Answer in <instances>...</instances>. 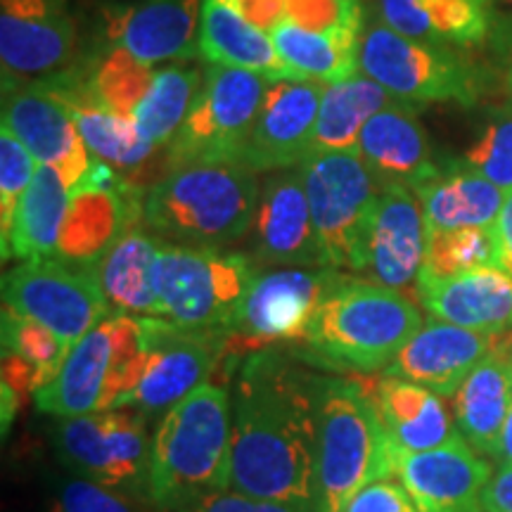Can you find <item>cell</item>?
Masks as SVG:
<instances>
[{
  "label": "cell",
  "instance_id": "cell-41",
  "mask_svg": "<svg viewBox=\"0 0 512 512\" xmlns=\"http://www.w3.org/2000/svg\"><path fill=\"white\" fill-rule=\"evenodd\" d=\"M287 19L316 31H363V5L354 0H290Z\"/></svg>",
  "mask_w": 512,
  "mask_h": 512
},
{
  "label": "cell",
  "instance_id": "cell-31",
  "mask_svg": "<svg viewBox=\"0 0 512 512\" xmlns=\"http://www.w3.org/2000/svg\"><path fill=\"white\" fill-rule=\"evenodd\" d=\"M427 230L491 228L501 214L505 190L484 176L458 169H441L415 188Z\"/></svg>",
  "mask_w": 512,
  "mask_h": 512
},
{
  "label": "cell",
  "instance_id": "cell-48",
  "mask_svg": "<svg viewBox=\"0 0 512 512\" xmlns=\"http://www.w3.org/2000/svg\"><path fill=\"white\" fill-rule=\"evenodd\" d=\"M489 19V36H494L501 48L512 50V0H489Z\"/></svg>",
  "mask_w": 512,
  "mask_h": 512
},
{
  "label": "cell",
  "instance_id": "cell-3",
  "mask_svg": "<svg viewBox=\"0 0 512 512\" xmlns=\"http://www.w3.org/2000/svg\"><path fill=\"white\" fill-rule=\"evenodd\" d=\"M259 192L245 162L169 166L145 192L143 223L159 240L223 249L252 230Z\"/></svg>",
  "mask_w": 512,
  "mask_h": 512
},
{
  "label": "cell",
  "instance_id": "cell-17",
  "mask_svg": "<svg viewBox=\"0 0 512 512\" xmlns=\"http://www.w3.org/2000/svg\"><path fill=\"white\" fill-rule=\"evenodd\" d=\"M337 273L335 268H280L259 273L230 335L254 342L304 339Z\"/></svg>",
  "mask_w": 512,
  "mask_h": 512
},
{
  "label": "cell",
  "instance_id": "cell-53",
  "mask_svg": "<svg viewBox=\"0 0 512 512\" xmlns=\"http://www.w3.org/2000/svg\"><path fill=\"white\" fill-rule=\"evenodd\" d=\"M510 83H512V74H510Z\"/></svg>",
  "mask_w": 512,
  "mask_h": 512
},
{
  "label": "cell",
  "instance_id": "cell-50",
  "mask_svg": "<svg viewBox=\"0 0 512 512\" xmlns=\"http://www.w3.org/2000/svg\"><path fill=\"white\" fill-rule=\"evenodd\" d=\"M505 337H508V335H505ZM508 351H510V361H512V337H508Z\"/></svg>",
  "mask_w": 512,
  "mask_h": 512
},
{
  "label": "cell",
  "instance_id": "cell-18",
  "mask_svg": "<svg viewBox=\"0 0 512 512\" xmlns=\"http://www.w3.org/2000/svg\"><path fill=\"white\" fill-rule=\"evenodd\" d=\"M256 261L292 268H328L299 169H280L261 185L252 221Z\"/></svg>",
  "mask_w": 512,
  "mask_h": 512
},
{
  "label": "cell",
  "instance_id": "cell-49",
  "mask_svg": "<svg viewBox=\"0 0 512 512\" xmlns=\"http://www.w3.org/2000/svg\"><path fill=\"white\" fill-rule=\"evenodd\" d=\"M494 460L498 465H512V408H510L508 420H505V425L501 430V437H498Z\"/></svg>",
  "mask_w": 512,
  "mask_h": 512
},
{
  "label": "cell",
  "instance_id": "cell-45",
  "mask_svg": "<svg viewBox=\"0 0 512 512\" xmlns=\"http://www.w3.org/2000/svg\"><path fill=\"white\" fill-rule=\"evenodd\" d=\"M235 10H240L249 22L264 29L266 34L287 19V3L290 0H228Z\"/></svg>",
  "mask_w": 512,
  "mask_h": 512
},
{
  "label": "cell",
  "instance_id": "cell-15",
  "mask_svg": "<svg viewBox=\"0 0 512 512\" xmlns=\"http://www.w3.org/2000/svg\"><path fill=\"white\" fill-rule=\"evenodd\" d=\"M3 124L27 145L41 166H50L72 192L91 176L98 159L83 143L79 126L64 100L46 83L5 91Z\"/></svg>",
  "mask_w": 512,
  "mask_h": 512
},
{
  "label": "cell",
  "instance_id": "cell-47",
  "mask_svg": "<svg viewBox=\"0 0 512 512\" xmlns=\"http://www.w3.org/2000/svg\"><path fill=\"white\" fill-rule=\"evenodd\" d=\"M484 512H512V465H498L484 491Z\"/></svg>",
  "mask_w": 512,
  "mask_h": 512
},
{
  "label": "cell",
  "instance_id": "cell-27",
  "mask_svg": "<svg viewBox=\"0 0 512 512\" xmlns=\"http://www.w3.org/2000/svg\"><path fill=\"white\" fill-rule=\"evenodd\" d=\"M373 399L399 453L430 451L460 437L444 406V396L422 384L382 377Z\"/></svg>",
  "mask_w": 512,
  "mask_h": 512
},
{
  "label": "cell",
  "instance_id": "cell-42",
  "mask_svg": "<svg viewBox=\"0 0 512 512\" xmlns=\"http://www.w3.org/2000/svg\"><path fill=\"white\" fill-rule=\"evenodd\" d=\"M50 512H133V508L114 489L91 479H74L62 486Z\"/></svg>",
  "mask_w": 512,
  "mask_h": 512
},
{
  "label": "cell",
  "instance_id": "cell-20",
  "mask_svg": "<svg viewBox=\"0 0 512 512\" xmlns=\"http://www.w3.org/2000/svg\"><path fill=\"white\" fill-rule=\"evenodd\" d=\"M323 91V83L316 81L275 79L268 83L264 105L245 152L249 169L256 174H273L280 169H294L311 155Z\"/></svg>",
  "mask_w": 512,
  "mask_h": 512
},
{
  "label": "cell",
  "instance_id": "cell-38",
  "mask_svg": "<svg viewBox=\"0 0 512 512\" xmlns=\"http://www.w3.org/2000/svg\"><path fill=\"white\" fill-rule=\"evenodd\" d=\"M155 64H145L126 53L124 48L114 46L112 53H107L95 64L91 74L86 76L91 91L98 95L100 102H105L110 110L121 117L133 119V112L145 98L147 88L155 79Z\"/></svg>",
  "mask_w": 512,
  "mask_h": 512
},
{
  "label": "cell",
  "instance_id": "cell-4",
  "mask_svg": "<svg viewBox=\"0 0 512 512\" xmlns=\"http://www.w3.org/2000/svg\"><path fill=\"white\" fill-rule=\"evenodd\" d=\"M422 313L401 290L337 273L302 342L311 358L339 370L377 373L422 328Z\"/></svg>",
  "mask_w": 512,
  "mask_h": 512
},
{
  "label": "cell",
  "instance_id": "cell-6",
  "mask_svg": "<svg viewBox=\"0 0 512 512\" xmlns=\"http://www.w3.org/2000/svg\"><path fill=\"white\" fill-rule=\"evenodd\" d=\"M150 347L143 318L110 313L69 349L60 373L34 394L55 418L117 411L143 380Z\"/></svg>",
  "mask_w": 512,
  "mask_h": 512
},
{
  "label": "cell",
  "instance_id": "cell-34",
  "mask_svg": "<svg viewBox=\"0 0 512 512\" xmlns=\"http://www.w3.org/2000/svg\"><path fill=\"white\" fill-rule=\"evenodd\" d=\"M72 204V188L50 166H38L34 181L19 202L10 245L3 259H43L55 256L60 233Z\"/></svg>",
  "mask_w": 512,
  "mask_h": 512
},
{
  "label": "cell",
  "instance_id": "cell-39",
  "mask_svg": "<svg viewBox=\"0 0 512 512\" xmlns=\"http://www.w3.org/2000/svg\"><path fill=\"white\" fill-rule=\"evenodd\" d=\"M38 166L41 164L27 150V145L12 133L10 126L3 124V131H0V240H3V254L8 252L17 207L34 181Z\"/></svg>",
  "mask_w": 512,
  "mask_h": 512
},
{
  "label": "cell",
  "instance_id": "cell-11",
  "mask_svg": "<svg viewBox=\"0 0 512 512\" xmlns=\"http://www.w3.org/2000/svg\"><path fill=\"white\" fill-rule=\"evenodd\" d=\"M3 306L46 325L67 347H74L114 313L95 268L69 264L57 256L24 259L10 268L3 278Z\"/></svg>",
  "mask_w": 512,
  "mask_h": 512
},
{
  "label": "cell",
  "instance_id": "cell-14",
  "mask_svg": "<svg viewBox=\"0 0 512 512\" xmlns=\"http://www.w3.org/2000/svg\"><path fill=\"white\" fill-rule=\"evenodd\" d=\"M150 358L143 380L121 408L143 415L166 413L183 401L192 389L207 382L221 354L219 332L185 330L164 318H143Z\"/></svg>",
  "mask_w": 512,
  "mask_h": 512
},
{
  "label": "cell",
  "instance_id": "cell-16",
  "mask_svg": "<svg viewBox=\"0 0 512 512\" xmlns=\"http://www.w3.org/2000/svg\"><path fill=\"white\" fill-rule=\"evenodd\" d=\"M46 86L69 107L83 143L88 145L93 157L110 166L121 181L143 192V188H152V181L145 174H152L157 181L164 176L162 169H155L159 147L140 133L136 121L121 117L105 102H100L88 86L86 76L64 72L57 79L46 81Z\"/></svg>",
  "mask_w": 512,
  "mask_h": 512
},
{
  "label": "cell",
  "instance_id": "cell-36",
  "mask_svg": "<svg viewBox=\"0 0 512 512\" xmlns=\"http://www.w3.org/2000/svg\"><path fill=\"white\" fill-rule=\"evenodd\" d=\"M204 76L197 69L162 67L147 88L145 98L133 112L140 133L157 147H169L183 126L197 95L202 91Z\"/></svg>",
  "mask_w": 512,
  "mask_h": 512
},
{
  "label": "cell",
  "instance_id": "cell-13",
  "mask_svg": "<svg viewBox=\"0 0 512 512\" xmlns=\"http://www.w3.org/2000/svg\"><path fill=\"white\" fill-rule=\"evenodd\" d=\"M76 46L69 0H0L3 91L64 74Z\"/></svg>",
  "mask_w": 512,
  "mask_h": 512
},
{
  "label": "cell",
  "instance_id": "cell-7",
  "mask_svg": "<svg viewBox=\"0 0 512 512\" xmlns=\"http://www.w3.org/2000/svg\"><path fill=\"white\" fill-rule=\"evenodd\" d=\"M256 278L259 266L247 254L159 240L152 271L159 318L185 330L230 335Z\"/></svg>",
  "mask_w": 512,
  "mask_h": 512
},
{
  "label": "cell",
  "instance_id": "cell-24",
  "mask_svg": "<svg viewBox=\"0 0 512 512\" xmlns=\"http://www.w3.org/2000/svg\"><path fill=\"white\" fill-rule=\"evenodd\" d=\"M200 0H140L107 17L114 46L136 60L157 64L200 53Z\"/></svg>",
  "mask_w": 512,
  "mask_h": 512
},
{
  "label": "cell",
  "instance_id": "cell-33",
  "mask_svg": "<svg viewBox=\"0 0 512 512\" xmlns=\"http://www.w3.org/2000/svg\"><path fill=\"white\" fill-rule=\"evenodd\" d=\"M394 102H399V98H394L387 88L363 72L354 74L347 81L332 83L325 88L323 100H320L311 155L356 152L363 126Z\"/></svg>",
  "mask_w": 512,
  "mask_h": 512
},
{
  "label": "cell",
  "instance_id": "cell-12",
  "mask_svg": "<svg viewBox=\"0 0 512 512\" xmlns=\"http://www.w3.org/2000/svg\"><path fill=\"white\" fill-rule=\"evenodd\" d=\"M57 446L83 479L121 491L147 486L152 439L147 437L143 413L117 408L64 418L57 427Z\"/></svg>",
  "mask_w": 512,
  "mask_h": 512
},
{
  "label": "cell",
  "instance_id": "cell-21",
  "mask_svg": "<svg viewBox=\"0 0 512 512\" xmlns=\"http://www.w3.org/2000/svg\"><path fill=\"white\" fill-rule=\"evenodd\" d=\"M498 347V337L432 318L408 339L382 377L408 380L453 399L467 377Z\"/></svg>",
  "mask_w": 512,
  "mask_h": 512
},
{
  "label": "cell",
  "instance_id": "cell-30",
  "mask_svg": "<svg viewBox=\"0 0 512 512\" xmlns=\"http://www.w3.org/2000/svg\"><path fill=\"white\" fill-rule=\"evenodd\" d=\"M382 22L434 46L470 48L491 31L489 0H377Z\"/></svg>",
  "mask_w": 512,
  "mask_h": 512
},
{
  "label": "cell",
  "instance_id": "cell-1",
  "mask_svg": "<svg viewBox=\"0 0 512 512\" xmlns=\"http://www.w3.org/2000/svg\"><path fill=\"white\" fill-rule=\"evenodd\" d=\"M323 377L273 349L249 354L230 392V489L313 512Z\"/></svg>",
  "mask_w": 512,
  "mask_h": 512
},
{
  "label": "cell",
  "instance_id": "cell-40",
  "mask_svg": "<svg viewBox=\"0 0 512 512\" xmlns=\"http://www.w3.org/2000/svg\"><path fill=\"white\" fill-rule=\"evenodd\" d=\"M463 166L505 192L512 190V117H498L486 124L465 152Z\"/></svg>",
  "mask_w": 512,
  "mask_h": 512
},
{
  "label": "cell",
  "instance_id": "cell-25",
  "mask_svg": "<svg viewBox=\"0 0 512 512\" xmlns=\"http://www.w3.org/2000/svg\"><path fill=\"white\" fill-rule=\"evenodd\" d=\"M358 157L380 188L413 190L439 174L432 150L411 102H394L363 126Z\"/></svg>",
  "mask_w": 512,
  "mask_h": 512
},
{
  "label": "cell",
  "instance_id": "cell-5",
  "mask_svg": "<svg viewBox=\"0 0 512 512\" xmlns=\"http://www.w3.org/2000/svg\"><path fill=\"white\" fill-rule=\"evenodd\" d=\"M396 456L373 394L356 380L323 377L313 512H344L368 484L396 477Z\"/></svg>",
  "mask_w": 512,
  "mask_h": 512
},
{
  "label": "cell",
  "instance_id": "cell-37",
  "mask_svg": "<svg viewBox=\"0 0 512 512\" xmlns=\"http://www.w3.org/2000/svg\"><path fill=\"white\" fill-rule=\"evenodd\" d=\"M496 266V235L491 228L427 230L425 264L420 273L448 278Z\"/></svg>",
  "mask_w": 512,
  "mask_h": 512
},
{
  "label": "cell",
  "instance_id": "cell-46",
  "mask_svg": "<svg viewBox=\"0 0 512 512\" xmlns=\"http://www.w3.org/2000/svg\"><path fill=\"white\" fill-rule=\"evenodd\" d=\"M496 235V268L512 275V190L505 192L501 214L494 223Z\"/></svg>",
  "mask_w": 512,
  "mask_h": 512
},
{
  "label": "cell",
  "instance_id": "cell-43",
  "mask_svg": "<svg viewBox=\"0 0 512 512\" xmlns=\"http://www.w3.org/2000/svg\"><path fill=\"white\" fill-rule=\"evenodd\" d=\"M344 512H418V508L401 482L380 479L358 491Z\"/></svg>",
  "mask_w": 512,
  "mask_h": 512
},
{
  "label": "cell",
  "instance_id": "cell-52",
  "mask_svg": "<svg viewBox=\"0 0 512 512\" xmlns=\"http://www.w3.org/2000/svg\"><path fill=\"white\" fill-rule=\"evenodd\" d=\"M354 3H361L363 5V0H354Z\"/></svg>",
  "mask_w": 512,
  "mask_h": 512
},
{
  "label": "cell",
  "instance_id": "cell-10",
  "mask_svg": "<svg viewBox=\"0 0 512 512\" xmlns=\"http://www.w3.org/2000/svg\"><path fill=\"white\" fill-rule=\"evenodd\" d=\"M361 72L403 102H477V74L444 46L403 36L370 19L361 36Z\"/></svg>",
  "mask_w": 512,
  "mask_h": 512
},
{
  "label": "cell",
  "instance_id": "cell-22",
  "mask_svg": "<svg viewBox=\"0 0 512 512\" xmlns=\"http://www.w3.org/2000/svg\"><path fill=\"white\" fill-rule=\"evenodd\" d=\"M427 226L413 190L382 188L370 226L366 268L368 280L392 290L418 283L425 264Z\"/></svg>",
  "mask_w": 512,
  "mask_h": 512
},
{
  "label": "cell",
  "instance_id": "cell-23",
  "mask_svg": "<svg viewBox=\"0 0 512 512\" xmlns=\"http://www.w3.org/2000/svg\"><path fill=\"white\" fill-rule=\"evenodd\" d=\"M418 299L434 318L484 335L512 330V275L486 266L460 275H418Z\"/></svg>",
  "mask_w": 512,
  "mask_h": 512
},
{
  "label": "cell",
  "instance_id": "cell-26",
  "mask_svg": "<svg viewBox=\"0 0 512 512\" xmlns=\"http://www.w3.org/2000/svg\"><path fill=\"white\" fill-rule=\"evenodd\" d=\"M501 339V337H498ZM512 408V361L505 344L484 358L453 396L456 427L479 456L494 458Z\"/></svg>",
  "mask_w": 512,
  "mask_h": 512
},
{
  "label": "cell",
  "instance_id": "cell-32",
  "mask_svg": "<svg viewBox=\"0 0 512 512\" xmlns=\"http://www.w3.org/2000/svg\"><path fill=\"white\" fill-rule=\"evenodd\" d=\"M363 31H316L299 24L280 22L271 31L278 57L292 79L316 81L323 86L347 81L361 72Z\"/></svg>",
  "mask_w": 512,
  "mask_h": 512
},
{
  "label": "cell",
  "instance_id": "cell-35",
  "mask_svg": "<svg viewBox=\"0 0 512 512\" xmlns=\"http://www.w3.org/2000/svg\"><path fill=\"white\" fill-rule=\"evenodd\" d=\"M69 349L46 325L3 306V387L36 394L60 373Z\"/></svg>",
  "mask_w": 512,
  "mask_h": 512
},
{
  "label": "cell",
  "instance_id": "cell-29",
  "mask_svg": "<svg viewBox=\"0 0 512 512\" xmlns=\"http://www.w3.org/2000/svg\"><path fill=\"white\" fill-rule=\"evenodd\" d=\"M157 249V235L133 223L102 254L95 273L114 313L159 318L155 280H152Z\"/></svg>",
  "mask_w": 512,
  "mask_h": 512
},
{
  "label": "cell",
  "instance_id": "cell-19",
  "mask_svg": "<svg viewBox=\"0 0 512 512\" xmlns=\"http://www.w3.org/2000/svg\"><path fill=\"white\" fill-rule=\"evenodd\" d=\"M494 467L463 437L420 453L396 456V479L418 512H484Z\"/></svg>",
  "mask_w": 512,
  "mask_h": 512
},
{
  "label": "cell",
  "instance_id": "cell-9",
  "mask_svg": "<svg viewBox=\"0 0 512 512\" xmlns=\"http://www.w3.org/2000/svg\"><path fill=\"white\" fill-rule=\"evenodd\" d=\"M268 83L271 79L256 72L211 64L195 105L166 147V169L192 162H245Z\"/></svg>",
  "mask_w": 512,
  "mask_h": 512
},
{
  "label": "cell",
  "instance_id": "cell-2",
  "mask_svg": "<svg viewBox=\"0 0 512 512\" xmlns=\"http://www.w3.org/2000/svg\"><path fill=\"white\" fill-rule=\"evenodd\" d=\"M230 394L202 382L159 420L150 446L147 496L162 510H188L230 489Z\"/></svg>",
  "mask_w": 512,
  "mask_h": 512
},
{
  "label": "cell",
  "instance_id": "cell-44",
  "mask_svg": "<svg viewBox=\"0 0 512 512\" xmlns=\"http://www.w3.org/2000/svg\"><path fill=\"white\" fill-rule=\"evenodd\" d=\"M183 512H309L299 505L280 503V501H266V498H254L240 491H219V494H211L202 498L200 503L190 505Z\"/></svg>",
  "mask_w": 512,
  "mask_h": 512
},
{
  "label": "cell",
  "instance_id": "cell-8",
  "mask_svg": "<svg viewBox=\"0 0 512 512\" xmlns=\"http://www.w3.org/2000/svg\"><path fill=\"white\" fill-rule=\"evenodd\" d=\"M297 169L325 264L342 273H363L382 188L358 152H320L306 157Z\"/></svg>",
  "mask_w": 512,
  "mask_h": 512
},
{
  "label": "cell",
  "instance_id": "cell-28",
  "mask_svg": "<svg viewBox=\"0 0 512 512\" xmlns=\"http://www.w3.org/2000/svg\"><path fill=\"white\" fill-rule=\"evenodd\" d=\"M200 55L219 67L247 69L266 79H292L271 34L235 10L228 0H202Z\"/></svg>",
  "mask_w": 512,
  "mask_h": 512
},
{
  "label": "cell",
  "instance_id": "cell-51",
  "mask_svg": "<svg viewBox=\"0 0 512 512\" xmlns=\"http://www.w3.org/2000/svg\"><path fill=\"white\" fill-rule=\"evenodd\" d=\"M505 335H508V337H512V330H510V332H505Z\"/></svg>",
  "mask_w": 512,
  "mask_h": 512
}]
</instances>
